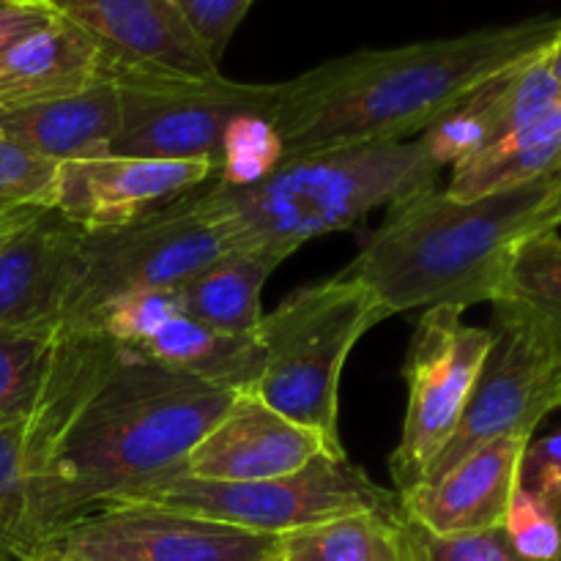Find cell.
Instances as JSON below:
<instances>
[{"instance_id":"836d02e7","label":"cell","mask_w":561,"mask_h":561,"mask_svg":"<svg viewBox=\"0 0 561 561\" xmlns=\"http://www.w3.org/2000/svg\"><path fill=\"white\" fill-rule=\"evenodd\" d=\"M559 228H561V173L553 175L551 192H548L540 211L535 214V222H531L529 236L546 233V230H559Z\"/></svg>"},{"instance_id":"f1b7e54d","label":"cell","mask_w":561,"mask_h":561,"mask_svg":"<svg viewBox=\"0 0 561 561\" xmlns=\"http://www.w3.org/2000/svg\"><path fill=\"white\" fill-rule=\"evenodd\" d=\"M510 546L524 561H557L561 551V520L551 504L520 482L504 518Z\"/></svg>"},{"instance_id":"60d3db41","label":"cell","mask_w":561,"mask_h":561,"mask_svg":"<svg viewBox=\"0 0 561 561\" xmlns=\"http://www.w3.org/2000/svg\"><path fill=\"white\" fill-rule=\"evenodd\" d=\"M272 561H283V559H279V553H277V557H274V559H272Z\"/></svg>"},{"instance_id":"3957f363","label":"cell","mask_w":561,"mask_h":561,"mask_svg":"<svg viewBox=\"0 0 561 561\" xmlns=\"http://www.w3.org/2000/svg\"><path fill=\"white\" fill-rule=\"evenodd\" d=\"M551 184L553 175L474 201L442 186L403 197L340 274L365 285L387 316L491 305Z\"/></svg>"},{"instance_id":"7a4b0ae2","label":"cell","mask_w":561,"mask_h":561,"mask_svg":"<svg viewBox=\"0 0 561 561\" xmlns=\"http://www.w3.org/2000/svg\"><path fill=\"white\" fill-rule=\"evenodd\" d=\"M561 16H535L389 49H359L279 82L272 126L285 159L356 142H403L496 77L542 58Z\"/></svg>"},{"instance_id":"d6a6232c","label":"cell","mask_w":561,"mask_h":561,"mask_svg":"<svg viewBox=\"0 0 561 561\" xmlns=\"http://www.w3.org/2000/svg\"><path fill=\"white\" fill-rule=\"evenodd\" d=\"M53 16V11H47L42 3H36V0H27V3L16 5V9L3 11V14H0V60H3L22 38H27L33 31L47 25Z\"/></svg>"},{"instance_id":"d6986e66","label":"cell","mask_w":561,"mask_h":561,"mask_svg":"<svg viewBox=\"0 0 561 561\" xmlns=\"http://www.w3.org/2000/svg\"><path fill=\"white\" fill-rule=\"evenodd\" d=\"M493 305V323L518 332L553 367L561 365V236L559 230L518 241Z\"/></svg>"},{"instance_id":"52a82bcc","label":"cell","mask_w":561,"mask_h":561,"mask_svg":"<svg viewBox=\"0 0 561 561\" xmlns=\"http://www.w3.org/2000/svg\"><path fill=\"white\" fill-rule=\"evenodd\" d=\"M118 504H148L268 537L290 535L343 515H403L398 493L373 482L348 458L334 455H321L294 474L261 482H206L175 474L129 493Z\"/></svg>"},{"instance_id":"83f0119b","label":"cell","mask_w":561,"mask_h":561,"mask_svg":"<svg viewBox=\"0 0 561 561\" xmlns=\"http://www.w3.org/2000/svg\"><path fill=\"white\" fill-rule=\"evenodd\" d=\"M179 294L175 290H142V294L124 296L104 307L91 323V332L104 334L113 343L135 351L148 334L157 332L168 318L179 316Z\"/></svg>"},{"instance_id":"d590c367","label":"cell","mask_w":561,"mask_h":561,"mask_svg":"<svg viewBox=\"0 0 561 561\" xmlns=\"http://www.w3.org/2000/svg\"><path fill=\"white\" fill-rule=\"evenodd\" d=\"M58 551H64V548H58ZM64 553L71 561H126L121 557H110V553H102V551H88V548H66Z\"/></svg>"},{"instance_id":"74e56055","label":"cell","mask_w":561,"mask_h":561,"mask_svg":"<svg viewBox=\"0 0 561 561\" xmlns=\"http://www.w3.org/2000/svg\"><path fill=\"white\" fill-rule=\"evenodd\" d=\"M27 561H71V559L66 557L64 551H58V548H47V551H38L36 557Z\"/></svg>"},{"instance_id":"277c9868","label":"cell","mask_w":561,"mask_h":561,"mask_svg":"<svg viewBox=\"0 0 561 561\" xmlns=\"http://www.w3.org/2000/svg\"><path fill=\"white\" fill-rule=\"evenodd\" d=\"M442 170L420 137L356 142L283 159L252 186H197L195 197L230 250L263 252L283 263L301 244L351 228L373 208L438 186Z\"/></svg>"},{"instance_id":"ba28073f","label":"cell","mask_w":561,"mask_h":561,"mask_svg":"<svg viewBox=\"0 0 561 561\" xmlns=\"http://www.w3.org/2000/svg\"><path fill=\"white\" fill-rule=\"evenodd\" d=\"M118 96V135L110 153L140 159H206L217 164L222 137L239 115H272L279 82H236L217 75H181L104 58Z\"/></svg>"},{"instance_id":"9a60e30c","label":"cell","mask_w":561,"mask_h":561,"mask_svg":"<svg viewBox=\"0 0 561 561\" xmlns=\"http://www.w3.org/2000/svg\"><path fill=\"white\" fill-rule=\"evenodd\" d=\"M60 20L85 31L104 58L126 66L217 75L219 66L203 53L173 0H36Z\"/></svg>"},{"instance_id":"4fadbf2b","label":"cell","mask_w":561,"mask_h":561,"mask_svg":"<svg viewBox=\"0 0 561 561\" xmlns=\"http://www.w3.org/2000/svg\"><path fill=\"white\" fill-rule=\"evenodd\" d=\"M321 455L334 453L318 433L244 392L236 394L230 409L195 444L184 474L206 482L277 480L305 469Z\"/></svg>"},{"instance_id":"ab89813d","label":"cell","mask_w":561,"mask_h":561,"mask_svg":"<svg viewBox=\"0 0 561 561\" xmlns=\"http://www.w3.org/2000/svg\"><path fill=\"white\" fill-rule=\"evenodd\" d=\"M557 394H559V405H561V365L557 367Z\"/></svg>"},{"instance_id":"e575fe53","label":"cell","mask_w":561,"mask_h":561,"mask_svg":"<svg viewBox=\"0 0 561 561\" xmlns=\"http://www.w3.org/2000/svg\"><path fill=\"white\" fill-rule=\"evenodd\" d=\"M44 211V206H20L9 208V211H0V250L20 233L25 225H31L38 214Z\"/></svg>"},{"instance_id":"7c38bea8","label":"cell","mask_w":561,"mask_h":561,"mask_svg":"<svg viewBox=\"0 0 561 561\" xmlns=\"http://www.w3.org/2000/svg\"><path fill=\"white\" fill-rule=\"evenodd\" d=\"M206 159H140L99 153L58 164L49 208L82 230L115 228L170 206L217 175Z\"/></svg>"},{"instance_id":"1f68e13d","label":"cell","mask_w":561,"mask_h":561,"mask_svg":"<svg viewBox=\"0 0 561 561\" xmlns=\"http://www.w3.org/2000/svg\"><path fill=\"white\" fill-rule=\"evenodd\" d=\"M524 485L540 493L561 520V431L529 444L524 458Z\"/></svg>"},{"instance_id":"8d00e7d4","label":"cell","mask_w":561,"mask_h":561,"mask_svg":"<svg viewBox=\"0 0 561 561\" xmlns=\"http://www.w3.org/2000/svg\"><path fill=\"white\" fill-rule=\"evenodd\" d=\"M546 66H548V71L553 75V80L561 85V38L546 53Z\"/></svg>"},{"instance_id":"e0dca14e","label":"cell","mask_w":561,"mask_h":561,"mask_svg":"<svg viewBox=\"0 0 561 561\" xmlns=\"http://www.w3.org/2000/svg\"><path fill=\"white\" fill-rule=\"evenodd\" d=\"M0 135L53 164L110 153L118 135L113 82L102 71L93 85L71 96L0 107Z\"/></svg>"},{"instance_id":"5bb4252c","label":"cell","mask_w":561,"mask_h":561,"mask_svg":"<svg viewBox=\"0 0 561 561\" xmlns=\"http://www.w3.org/2000/svg\"><path fill=\"white\" fill-rule=\"evenodd\" d=\"M531 438L510 436L485 444L447 474L400 496L403 518L438 537L502 529L513 493L524 482Z\"/></svg>"},{"instance_id":"f35d334b","label":"cell","mask_w":561,"mask_h":561,"mask_svg":"<svg viewBox=\"0 0 561 561\" xmlns=\"http://www.w3.org/2000/svg\"><path fill=\"white\" fill-rule=\"evenodd\" d=\"M22 3H27V0H0V14L9 9H16V5H22Z\"/></svg>"},{"instance_id":"8fae6325","label":"cell","mask_w":561,"mask_h":561,"mask_svg":"<svg viewBox=\"0 0 561 561\" xmlns=\"http://www.w3.org/2000/svg\"><path fill=\"white\" fill-rule=\"evenodd\" d=\"M49 548H88L126 561H272L277 537L148 504H110L69 526Z\"/></svg>"},{"instance_id":"603a6c76","label":"cell","mask_w":561,"mask_h":561,"mask_svg":"<svg viewBox=\"0 0 561 561\" xmlns=\"http://www.w3.org/2000/svg\"><path fill=\"white\" fill-rule=\"evenodd\" d=\"M400 520L359 513L277 537L283 561H403Z\"/></svg>"},{"instance_id":"44dd1931","label":"cell","mask_w":561,"mask_h":561,"mask_svg":"<svg viewBox=\"0 0 561 561\" xmlns=\"http://www.w3.org/2000/svg\"><path fill=\"white\" fill-rule=\"evenodd\" d=\"M279 266L277 257L252 250H230L190 283L175 288L181 316L225 334H255L263 318L261 294Z\"/></svg>"},{"instance_id":"30bf717a","label":"cell","mask_w":561,"mask_h":561,"mask_svg":"<svg viewBox=\"0 0 561 561\" xmlns=\"http://www.w3.org/2000/svg\"><path fill=\"white\" fill-rule=\"evenodd\" d=\"M491 334V351L463 416L422 482L438 480L455 463L499 438H531L537 425L559 409L557 367L510 327L493 323Z\"/></svg>"},{"instance_id":"f546056e","label":"cell","mask_w":561,"mask_h":561,"mask_svg":"<svg viewBox=\"0 0 561 561\" xmlns=\"http://www.w3.org/2000/svg\"><path fill=\"white\" fill-rule=\"evenodd\" d=\"M55 170L58 164L33 157L0 135V211L20 206L49 208Z\"/></svg>"},{"instance_id":"d4e9b609","label":"cell","mask_w":561,"mask_h":561,"mask_svg":"<svg viewBox=\"0 0 561 561\" xmlns=\"http://www.w3.org/2000/svg\"><path fill=\"white\" fill-rule=\"evenodd\" d=\"M42 438V403L36 411L0 420V561H20L25 540L27 488Z\"/></svg>"},{"instance_id":"5b68a950","label":"cell","mask_w":561,"mask_h":561,"mask_svg":"<svg viewBox=\"0 0 561 561\" xmlns=\"http://www.w3.org/2000/svg\"><path fill=\"white\" fill-rule=\"evenodd\" d=\"M383 318L376 296L343 274L294 290L257 323L263 365L250 394L348 458L337 422L340 378L354 345Z\"/></svg>"},{"instance_id":"2e32d148","label":"cell","mask_w":561,"mask_h":561,"mask_svg":"<svg viewBox=\"0 0 561 561\" xmlns=\"http://www.w3.org/2000/svg\"><path fill=\"white\" fill-rule=\"evenodd\" d=\"M85 230L44 208L0 250V329L58 323Z\"/></svg>"},{"instance_id":"484cf974","label":"cell","mask_w":561,"mask_h":561,"mask_svg":"<svg viewBox=\"0 0 561 561\" xmlns=\"http://www.w3.org/2000/svg\"><path fill=\"white\" fill-rule=\"evenodd\" d=\"M285 148L266 115H239L222 137L217 181L230 186H252L268 179L283 164Z\"/></svg>"},{"instance_id":"ffe728a7","label":"cell","mask_w":561,"mask_h":561,"mask_svg":"<svg viewBox=\"0 0 561 561\" xmlns=\"http://www.w3.org/2000/svg\"><path fill=\"white\" fill-rule=\"evenodd\" d=\"M135 354L230 394L252 392L263 365L255 334L214 332L181 312L148 334Z\"/></svg>"},{"instance_id":"8992f818","label":"cell","mask_w":561,"mask_h":561,"mask_svg":"<svg viewBox=\"0 0 561 561\" xmlns=\"http://www.w3.org/2000/svg\"><path fill=\"white\" fill-rule=\"evenodd\" d=\"M230 252L222 230L201 211L195 190L170 206L115 228L82 233L58 327L91 332L99 312L142 290H175Z\"/></svg>"},{"instance_id":"cb8c5ba5","label":"cell","mask_w":561,"mask_h":561,"mask_svg":"<svg viewBox=\"0 0 561 561\" xmlns=\"http://www.w3.org/2000/svg\"><path fill=\"white\" fill-rule=\"evenodd\" d=\"M60 345L58 323L0 329V420L36 411L53 381Z\"/></svg>"},{"instance_id":"9c48e42d","label":"cell","mask_w":561,"mask_h":561,"mask_svg":"<svg viewBox=\"0 0 561 561\" xmlns=\"http://www.w3.org/2000/svg\"><path fill=\"white\" fill-rule=\"evenodd\" d=\"M491 343V329L469 327L463 323V312L453 307L422 312L403 367L409 387L403 431L389 455L398 496H405L425 480L433 460L453 438Z\"/></svg>"},{"instance_id":"7402d4cb","label":"cell","mask_w":561,"mask_h":561,"mask_svg":"<svg viewBox=\"0 0 561 561\" xmlns=\"http://www.w3.org/2000/svg\"><path fill=\"white\" fill-rule=\"evenodd\" d=\"M557 173H561V102L524 129L455 164L447 192L458 201H474Z\"/></svg>"},{"instance_id":"4dcf8cb0","label":"cell","mask_w":561,"mask_h":561,"mask_svg":"<svg viewBox=\"0 0 561 561\" xmlns=\"http://www.w3.org/2000/svg\"><path fill=\"white\" fill-rule=\"evenodd\" d=\"M252 3L255 0H173L186 31L217 66Z\"/></svg>"},{"instance_id":"b9f144b4","label":"cell","mask_w":561,"mask_h":561,"mask_svg":"<svg viewBox=\"0 0 561 561\" xmlns=\"http://www.w3.org/2000/svg\"><path fill=\"white\" fill-rule=\"evenodd\" d=\"M557 561H561V551H559V557H557Z\"/></svg>"},{"instance_id":"6da1fadb","label":"cell","mask_w":561,"mask_h":561,"mask_svg":"<svg viewBox=\"0 0 561 561\" xmlns=\"http://www.w3.org/2000/svg\"><path fill=\"white\" fill-rule=\"evenodd\" d=\"M233 398L107 340L64 389L44 433L20 561L55 546L85 515L184 474Z\"/></svg>"},{"instance_id":"ac0fdd59","label":"cell","mask_w":561,"mask_h":561,"mask_svg":"<svg viewBox=\"0 0 561 561\" xmlns=\"http://www.w3.org/2000/svg\"><path fill=\"white\" fill-rule=\"evenodd\" d=\"M104 53L85 31L53 16L0 60V107L85 91L102 77Z\"/></svg>"},{"instance_id":"4316f807","label":"cell","mask_w":561,"mask_h":561,"mask_svg":"<svg viewBox=\"0 0 561 561\" xmlns=\"http://www.w3.org/2000/svg\"><path fill=\"white\" fill-rule=\"evenodd\" d=\"M400 542H403V561H524L510 546L504 526L474 531V535L438 537L403 518Z\"/></svg>"}]
</instances>
